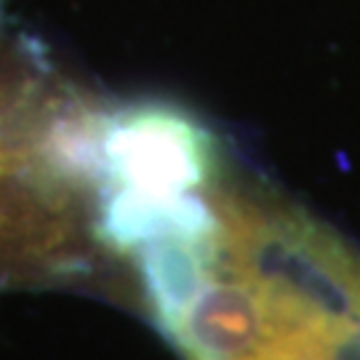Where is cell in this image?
Listing matches in <instances>:
<instances>
[{"mask_svg":"<svg viewBox=\"0 0 360 360\" xmlns=\"http://www.w3.org/2000/svg\"><path fill=\"white\" fill-rule=\"evenodd\" d=\"M219 251L163 318L187 360H342L360 339V259L296 211L219 193Z\"/></svg>","mask_w":360,"mask_h":360,"instance_id":"1","label":"cell"},{"mask_svg":"<svg viewBox=\"0 0 360 360\" xmlns=\"http://www.w3.org/2000/svg\"><path fill=\"white\" fill-rule=\"evenodd\" d=\"M214 139L174 107H129L102 115L96 184L99 235L123 254L190 230L206 217L214 176Z\"/></svg>","mask_w":360,"mask_h":360,"instance_id":"2","label":"cell"},{"mask_svg":"<svg viewBox=\"0 0 360 360\" xmlns=\"http://www.w3.org/2000/svg\"><path fill=\"white\" fill-rule=\"evenodd\" d=\"M8 129H11V120L6 112V104L0 102V235L8 230L13 219V208L6 195L11 190V181L19 174V166H25L30 160V153H32V136L19 150V142L13 139V134Z\"/></svg>","mask_w":360,"mask_h":360,"instance_id":"3","label":"cell"}]
</instances>
